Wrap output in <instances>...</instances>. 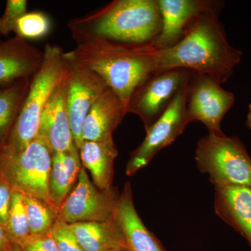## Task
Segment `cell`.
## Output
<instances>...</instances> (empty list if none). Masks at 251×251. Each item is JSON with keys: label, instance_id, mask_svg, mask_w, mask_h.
Segmentation results:
<instances>
[{"label": "cell", "instance_id": "31", "mask_svg": "<svg viewBox=\"0 0 251 251\" xmlns=\"http://www.w3.org/2000/svg\"><path fill=\"white\" fill-rule=\"evenodd\" d=\"M11 251H21V248L18 247L16 244H14V246H13L12 249H11Z\"/></svg>", "mask_w": 251, "mask_h": 251}, {"label": "cell", "instance_id": "12", "mask_svg": "<svg viewBox=\"0 0 251 251\" xmlns=\"http://www.w3.org/2000/svg\"><path fill=\"white\" fill-rule=\"evenodd\" d=\"M162 27L159 35L149 47L153 50L169 49L184 36L194 18L209 10L223 7V2L206 0H158Z\"/></svg>", "mask_w": 251, "mask_h": 251}, {"label": "cell", "instance_id": "1", "mask_svg": "<svg viewBox=\"0 0 251 251\" xmlns=\"http://www.w3.org/2000/svg\"><path fill=\"white\" fill-rule=\"evenodd\" d=\"M223 7L199 15L188 25L181 40L169 49L153 50L155 71L183 69L228 80L242 60V52L230 45L219 18Z\"/></svg>", "mask_w": 251, "mask_h": 251}, {"label": "cell", "instance_id": "32", "mask_svg": "<svg viewBox=\"0 0 251 251\" xmlns=\"http://www.w3.org/2000/svg\"><path fill=\"white\" fill-rule=\"evenodd\" d=\"M129 251L128 250H125V251Z\"/></svg>", "mask_w": 251, "mask_h": 251}, {"label": "cell", "instance_id": "18", "mask_svg": "<svg viewBox=\"0 0 251 251\" xmlns=\"http://www.w3.org/2000/svg\"><path fill=\"white\" fill-rule=\"evenodd\" d=\"M85 251L128 250L123 232L114 219L70 224Z\"/></svg>", "mask_w": 251, "mask_h": 251}, {"label": "cell", "instance_id": "10", "mask_svg": "<svg viewBox=\"0 0 251 251\" xmlns=\"http://www.w3.org/2000/svg\"><path fill=\"white\" fill-rule=\"evenodd\" d=\"M187 86L180 91L166 112L147 130L143 143L130 156L127 175H133L146 166L160 150L173 143L186 129L190 124L186 115Z\"/></svg>", "mask_w": 251, "mask_h": 251}, {"label": "cell", "instance_id": "11", "mask_svg": "<svg viewBox=\"0 0 251 251\" xmlns=\"http://www.w3.org/2000/svg\"><path fill=\"white\" fill-rule=\"evenodd\" d=\"M119 197L112 188H96L82 168L76 186L59 206L57 217L69 224L110 221L115 218Z\"/></svg>", "mask_w": 251, "mask_h": 251}, {"label": "cell", "instance_id": "25", "mask_svg": "<svg viewBox=\"0 0 251 251\" xmlns=\"http://www.w3.org/2000/svg\"><path fill=\"white\" fill-rule=\"evenodd\" d=\"M51 231L58 251H85L81 247L70 224L57 217Z\"/></svg>", "mask_w": 251, "mask_h": 251}, {"label": "cell", "instance_id": "17", "mask_svg": "<svg viewBox=\"0 0 251 251\" xmlns=\"http://www.w3.org/2000/svg\"><path fill=\"white\" fill-rule=\"evenodd\" d=\"M115 219L120 226L129 251H166L143 224L135 209L129 184L119 197Z\"/></svg>", "mask_w": 251, "mask_h": 251}, {"label": "cell", "instance_id": "3", "mask_svg": "<svg viewBox=\"0 0 251 251\" xmlns=\"http://www.w3.org/2000/svg\"><path fill=\"white\" fill-rule=\"evenodd\" d=\"M71 52L77 60L97 73L126 108L135 87L155 71L153 50L149 46L92 44L76 46Z\"/></svg>", "mask_w": 251, "mask_h": 251}, {"label": "cell", "instance_id": "20", "mask_svg": "<svg viewBox=\"0 0 251 251\" xmlns=\"http://www.w3.org/2000/svg\"><path fill=\"white\" fill-rule=\"evenodd\" d=\"M77 147L70 151L53 153L50 175V193L56 211L69 196L82 169Z\"/></svg>", "mask_w": 251, "mask_h": 251}, {"label": "cell", "instance_id": "7", "mask_svg": "<svg viewBox=\"0 0 251 251\" xmlns=\"http://www.w3.org/2000/svg\"><path fill=\"white\" fill-rule=\"evenodd\" d=\"M191 74L192 72L183 69L156 71L149 74L130 96L127 114L139 117L147 131L188 85Z\"/></svg>", "mask_w": 251, "mask_h": 251}, {"label": "cell", "instance_id": "23", "mask_svg": "<svg viewBox=\"0 0 251 251\" xmlns=\"http://www.w3.org/2000/svg\"><path fill=\"white\" fill-rule=\"evenodd\" d=\"M6 232L13 244L18 246L30 235L23 195L14 190L11 196Z\"/></svg>", "mask_w": 251, "mask_h": 251}, {"label": "cell", "instance_id": "16", "mask_svg": "<svg viewBox=\"0 0 251 251\" xmlns=\"http://www.w3.org/2000/svg\"><path fill=\"white\" fill-rule=\"evenodd\" d=\"M217 215L245 238L251 248V187L229 186L216 188Z\"/></svg>", "mask_w": 251, "mask_h": 251}, {"label": "cell", "instance_id": "8", "mask_svg": "<svg viewBox=\"0 0 251 251\" xmlns=\"http://www.w3.org/2000/svg\"><path fill=\"white\" fill-rule=\"evenodd\" d=\"M214 78L192 72L187 86L186 115L189 123L202 122L209 134L221 136V122L235 103V96Z\"/></svg>", "mask_w": 251, "mask_h": 251}, {"label": "cell", "instance_id": "22", "mask_svg": "<svg viewBox=\"0 0 251 251\" xmlns=\"http://www.w3.org/2000/svg\"><path fill=\"white\" fill-rule=\"evenodd\" d=\"M23 198L30 234L36 235L50 232L57 217L55 209L37 198L24 195Z\"/></svg>", "mask_w": 251, "mask_h": 251}, {"label": "cell", "instance_id": "30", "mask_svg": "<svg viewBox=\"0 0 251 251\" xmlns=\"http://www.w3.org/2000/svg\"><path fill=\"white\" fill-rule=\"evenodd\" d=\"M246 126H247V128L251 130V103L249 104V110H248Z\"/></svg>", "mask_w": 251, "mask_h": 251}, {"label": "cell", "instance_id": "29", "mask_svg": "<svg viewBox=\"0 0 251 251\" xmlns=\"http://www.w3.org/2000/svg\"><path fill=\"white\" fill-rule=\"evenodd\" d=\"M14 244L4 227L0 224V251H11Z\"/></svg>", "mask_w": 251, "mask_h": 251}, {"label": "cell", "instance_id": "14", "mask_svg": "<svg viewBox=\"0 0 251 251\" xmlns=\"http://www.w3.org/2000/svg\"><path fill=\"white\" fill-rule=\"evenodd\" d=\"M43 58L44 51L20 36L0 41V85L32 77Z\"/></svg>", "mask_w": 251, "mask_h": 251}, {"label": "cell", "instance_id": "28", "mask_svg": "<svg viewBox=\"0 0 251 251\" xmlns=\"http://www.w3.org/2000/svg\"><path fill=\"white\" fill-rule=\"evenodd\" d=\"M12 191V188L8 180L0 173V224L6 230L7 228Z\"/></svg>", "mask_w": 251, "mask_h": 251}, {"label": "cell", "instance_id": "4", "mask_svg": "<svg viewBox=\"0 0 251 251\" xmlns=\"http://www.w3.org/2000/svg\"><path fill=\"white\" fill-rule=\"evenodd\" d=\"M66 75L65 52L59 46L47 44L41 67L31 78L22 108L4 145L21 151L35 139L41 115Z\"/></svg>", "mask_w": 251, "mask_h": 251}, {"label": "cell", "instance_id": "26", "mask_svg": "<svg viewBox=\"0 0 251 251\" xmlns=\"http://www.w3.org/2000/svg\"><path fill=\"white\" fill-rule=\"evenodd\" d=\"M27 0H8L4 13L0 16V36L14 32L19 18L27 12Z\"/></svg>", "mask_w": 251, "mask_h": 251}, {"label": "cell", "instance_id": "6", "mask_svg": "<svg viewBox=\"0 0 251 251\" xmlns=\"http://www.w3.org/2000/svg\"><path fill=\"white\" fill-rule=\"evenodd\" d=\"M196 161L202 173L209 175L216 188L251 186V158L237 136L208 134L199 140Z\"/></svg>", "mask_w": 251, "mask_h": 251}, {"label": "cell", "instance_id": "27", "mask_svg": "<svg viewBox=\"0 0 251 251\" xmlns=\"http://www.w3.org/2000/svg\"><path fill=\"white\" fill-rule=\"evenodd\" d=\"M18 247L22 251H58L51 230L44 234H30Z\"/></svg>", "mask_w": 251, "mask_h": 251}, {"label": "cell", "instance_id": "2", "mask_svg": "<svg viewBox=\"0 0 251 251\" xmlns=\"http://www.w3.org/2000/svg\"><path fill=\"white\" fill-rule=\"evenodd\" d=\"M76 46L92 44L140 48L159 35L162 18L158 0H114L68 22Z\"/></svg>", "mask_w": 251, "mask_h": 251}, {"label": "cell", "instance_id": "21", "mask_svg": "<svg viewBox=\"0 0 251 251\" xmlns=\"http://www.w3.org/2000/svg\"><path fill=\"white\" fill-rule=\"evenodd\" d=\"M31 78L0 85V146L9 138L27 96Z\"/></svg>", "mask_w": 251, "mask_h": 251}, {"label": "cell", "instance_id": "13", "mask_svg": "<svg viewBox=\"0 0 251 251\" xmlns=\"http://www.w3.org/2000/svg\"><path fill=\"white\" fill-rule=\"evenodd\" d=\"M66 77L48 102L41 115L38 129L37 136L47 143L53 153L70 151L77 147L68 114Z\"/></svg>", "mask_w": 251, "mask_h": 251}, {"label": "cell", "instance_id": "19", "mask_svg": "<svg viewBox=\"0 0 251 251\" xmlns=\"http://www.w3.org/2000/svg\"><path fill=\"white\" fill-rule=\"evenodd\" d=\"M117 154L113 140L84 141L79 149L81 163L90 172L94 184L100 191L112 188L114 161Z\"/></svg>", "mask_w": 251, "mask_h": 251}, {"label": "cell", "instance_id": "9", "mask_svg": "<svg viewBox=\"0 0 251 251\" xmlns=\"http://www.w3.org/2000/svg\"><path fill=\"white\" fill-rule=\"evenodd\" d=\"M67 63L66 99L74 142L77 149L83 143L82 125L87 113L99 97L108 88L97 73L65 52Z\"/></svg>", "mask_w": 251, "mask_h": 251}, {"label": "cell", "instance_id": "15", "mask_svg": "<svg viewBox=\"0 0 251 251\" xmlns=\"http://www.w3.org/2000/svg\"><path fill=\"white\" fill-rule=\"evenodd\" d=\"M127 108L115 92L107 89L93 104L82 125L83 141L112 140V133L121 124Z\"/></svg>", "mask_w": 251, "mask_h": 251}, {"label": "cell", "instance_id": "24", "mask_svg": "<svg viewBox=\"0 0 251 251\" xmlns=\"http://www.w3.org/2000/svg\"><path fill=\"white\" fill-rule=\"evenodd\" d=\"M51 21L48 15L41 11H31L23 15L15 27V35L27 40L41 39L49 34Z\"/></svg>", "mask_w": 251, "mask_h": 251}, {"label": "cell", "instance_id": "5", "mask_svg": "<svg viewBox=\"0 0 251 251\" xmlns=\"http://www.w3.org/2000/svg\"><path fill=\"white\" fill-rule=\"evenodd\" d=\"M52 156L49 145L38 136L21 151L3 145L0 146V173L14 191L37 198L55 209L50 193Z\"/></svg>", "mask_w": 251, "mask_h": 251}]
</instances>
